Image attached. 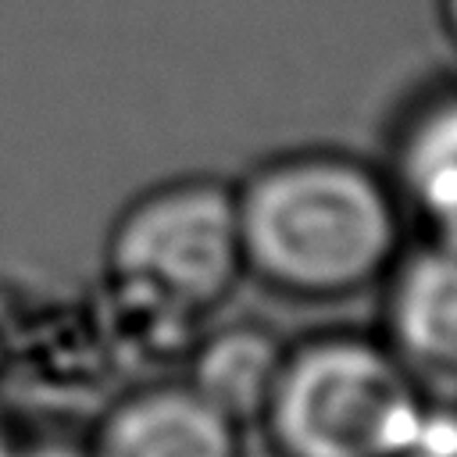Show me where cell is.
Returning a JSON list of instances; mask_svg holds the SVG:
<instances>
[{
  "mask_svg": "<svg viewBox=\"0 0 457 457\" xmlns=\"http://www.w3.org/2000/svg\"><path fill=\"white\" fill-rule=\"evenodd\" d=\"M11 457H89L86 446H68V443H32V446H14Z\"/></svg>",
  "mask_w": 457,
  "mask_h": 457,
  "instance_id": "ba28073f",
  "label": "cell"
},
{
  "mask_svg": "<svg viewBox=\"0 0 457 457\" xmlns=\"http://www.w3.org/2000/svg\"><path fill=\"white\" fill-rule=\"evenodd\" d=\"M425 407L386 343L321 336L286 350L257 425L278 457H403Z\"/></svg>",
  "mask_w": 457,
  "mask_h": 457,
  "instance_id": "7a4b0ae2",
  "label": "cell"
},
{
  "mask_svg": "<svg viewBox=\"0 0 457 457\" xmlns=\"http://www.w3.org/2000/svg\"><path fill=\"white\" fill-rule=\"evenodd\" d=\"M400 189L432 232H457V96L411 125L400 146Z\"/></svg>",
  "mask_w": 457,
  "mask_h": 457,
  "instance_id": "52a82bcc",
  "label": "cell"
},
{
  "mask_svg": "<svg viewBox=\"0 0 457 457\" xmlns=\"http://www.w3.org/2000/svg\"><path fill=\"white\" fill-rule=\"evenodd\" d=\"M14 446H18V443H14V436L7 432V425H4V418H0V457H11Z\"/></svg>",
  "mask_w": 457,
  "mask_h": 457,
  "instance_id": "9c48e42d",
  "label": "cell"
},
{
  "mask_svg": "<svg viewBox=\"0 0 457 457\" xmlns=\"http://www.w3.org/2000/svg\"><path fill=\"white\" fill-rule=\"evenodd\" d=\"M246 275L289 296H346L396 261L389 186L346 157H293L236 193Z\"/></svg>",
  "mask_w": 457,
  "mask_h": 457,
  "instance_id": "6da1fadb",
  "label": "cell"
},
{
  "mask_svg": "<svg viewBox=\"0 0 457 457\" xmlns=\"http://www.w3.org/2000/svg\"><path fill=\"white\" fill-rule=\"evenodd\" d=\"M286 350L289 346L264 325H225L196 343L186 382L243 428L261 421Z\"/></svg>",
  "mask_w": 457,
  "mask_h": 457,
  "instance_id": "8992f818",
  "label": "cell"
},
{
  "mask_svg": "<svg viewBox=\"0 0 457 457\" xmlns=\"http://www.w3.org/2000/svg\"><path fill=\"white\" fill-rule=\"evenodd\" d=\"M450 7H453V18H457V0H450Z\"/></svg>",
  "mask_w": 457,
  "mask_h": 457,
  "instance_id": "30bf717a",
  "label": "cell"
},
{
  "mask_svg": "<svg viewBox=\"0 0 457 457\" xmlns=\"http://www.w3.org/2000/svg\"><path fill=\"white\" fill-rule=\"evenodd\" d=\"M246 275L236 193L175 182L139 196L107 236V278L132 314L189 328Z\"/></svg>",
  "mask_w": 457,
  "mask_h": 457,
  "instance_id": "3957f363",
  "label": "cell"
},
{
  "mask_svg": "<svg viewBox=\"0 0 457 457\" xmlns=\"http://www.w3.org/2000/svg\"><path fill=\"white\" fill-rule=\"evenodd\" d=\"M89 457H239V425L189 382L146 386L118 400L96 425Z\"/></svg>",
  "mask_w": 457,
  "mask_h": 457,
  "instance_id": "5b68a950",
  "label": "cell"
},
{
  "mask_svg": "<svg viewBox=\"0 0 457 457\" xmlns=\"http://www.w3.org/2000/svg\"><path fill=\"white\" fill-rule=\"evenodd\" d=\"M393 264L382 343L428 400L457 407V232H432Z\"/></svg>",
  "mask_w": 457,
  "mask_h": 457,
  "instance_id": "277c9868",
  "label": "cell"
}]
</instances>
